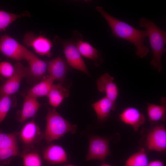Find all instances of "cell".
<instances>
[{
  "label": "cell",
  "mask_w": 166,
  "mask_h": 166,
  "mask_svg": "<svg viewBox=\"0 0 166 166\" xmlns=\"http://www.w3.org/2000/svg\"><path fill=\"white\" fill-rule=\"evenodd\" d=\"M45 139L47 144L58 139L66 133L76 132L77 126L72 124L61 116L54 108H49L46 117Z\"/></svg>",
  "instance_id": "3"
},
{
  "label": "cell",
  "mask_w": 166,
  "mask_h": 166,
  "mask_svg": "<svg viewBox=\"0 0 166 166\" xmlns=\"http://www.w3.org/2000/svg\"><path fill=\"white\" fill-rule=\"evenodd\" d=\"M116 106V104L105 96L92 105L97 119L100 122H103L108 119L111 112L115 110Z\"/></svg>",
  "instance_id": "18"
},
{
  "label": "cell",
  "mask_w": 166,
  "mask_h": 166,
  "mask_svg": "<svg viewBox=\"0 0 166 166\" xmlns=\"http://www.w3.org/2000/svg\"><path fill=\"white\" fill-rule=\"evenodd\" d=\"M24 59L26 60L29 65L28 77L41 80L47 76L45 75L47 72L48 61L42 60L27 49Z\"/></svg>",
  "instance_id": "12"
},
{
  "label": "cell",
  "mask_w": 166,
  "mask_h": 166,
  "mask_svg": "<svg viewBox=\"0 0 166 166\" xmlns=\"http://www.w3.org/2000/svg\"><path fill=\"white\" fill-rule=\"evenodd\" d=\"M118 117L120 121L131 126L135 132L138 130L146 120L144 115L138 109L133 107L125 108L119 114Z\"/></svg>",
  "instance_id": "14"
},
{
  "label": "cell",
  "mask_w": 166,
  "mask_h": 166,
  "mask_svg": "<svg viewBox=\"0 0 166 166\" xmlns=\"http://www.w3.org/2000/svg\"><path fill=\"white\" fill-rule=\"evenodd\" d=\"M43 156L46 161L53 164L66 163L69 160L66 150L58 144H53L47 147L43 151Z\"/></svg>",
  "instance_id": "15"
},
{
  "label": "cell",
  "mask_w": 166,
  "mask_h": 166,
  "mask_svg": "<svg viewBox=\"0 0 166 166\" xmlns=\"http://www.w3.org/2000/svg\"><path fill=\"white\" fill-rule=\"evenodd\" d=\"M69 95V90L61 82H60L56 84H53L47 97L49 104L54 108L59 106Z\"/></svg>",
  "instance_id": "20"
},
{
  "label": "cell",
  "mask_w": 166,
  "mask_h": 166,
  "mask_svg": "<svg viewBox=\"0 0 166 166\" xmlns=\"http://www.w3.org/2000/svg\"><path fill=\"white\" fill-rule=\"evenodd\" d=\"M148 163V159L145 149L142 148L127 159L124 166H147Z\"/></svg>",
  "instance_id": "22"
},
{
  "label": "cell",
  "mask_w": 166,
  "mask_h": 166,
  "mask_svg": "<svg viewBox=\"0 0 166 166\" xmlns=\"http://www.w3.org/2000/svg\"><path fill=\"white\" fill-rule=\"evenodd\" d=\"M147 166H165L163 162L159 160H155L149 162Z\"/></svg>",
  "instance_id": "29"
},
{
  "label": "cell",
  "mask_w": 166,
  "mask_h": 166,
  "mask_svg": "<svg viewBox=\"0 0 166 166\" xmlns=\"http://www.w3.org/2000/svg\"><path fill=\"white\" fill-rule=\"evenodd\" d=\"M69 67L66 61L58 57L48 61L47 71L49 76L54 81L61 82L65 77Z\"/></svg>",
  "instance_id": "16"
},
{
  "label": "cell",
  "mask_w": 166,
  "mask_h": 166,
  "mask_svg": "<svg viewBox=\"0 0 166 166\" xmlns=\"http://www.w3.org/2000/svg\"><path fill=\"white\" fill-rule=\"evenodd\" d=\"M160 102V105L147 103V111L150 122L156 123L165 120L166 98L163 97H161Z\"/></svg>",
  "instance_id": "19"
},
{
  "label": "cell",
  "mask_w": 166,
  "mask_h": 166,
  "mask_svg": "<svg viewBox=\"0 0 166 166\" xmlns=\"http://www.w3.org/2000/svg\"><path fill=\"white\" fill-rule=\"evenodd\" d=\"M26 49L7 34L2 35L0 38V51L8 58L18 61L24 59Z\"/></svg>",
  "instance_id": "9"
},
{
  "label": "cell",
  "mask_w": 166,
  "mask_h": 166,
  "mask_svg": "<svg viewBox=\"0 0 166 166\" xmlns=\"http://www.w3.org/2000/svg\"><path fill=\"white\" fill-rule=\"evenodd\" d=\"M73 36L72 38L81 56L93 61L96 66H100L103 61L101 52L89 42L83 41L82 35L78 31H74Z\"/></svg>",
  "instance_id": "11"
},
{
  "label": "cell",
  "mask_w": 166,
  "mask_h": 166,
  "mask_svg": "<svg viewBox=\"0 0 166 166\" xmlns=\"http://www.w3.org/2000/svg\"><path fill=\"white\" fill-rule=\"evenodd\" d=\"M100 166H112L110 165H109L108 164H107L105 163H104L102 164Z\"/></svg>",
  "instance_id": "30"
},
{
  "label": "cell",
  "mask_w": 166,
  "mask_h": 166,
  "mask_svg": "<svg viewBox=\"0 0 166 166\" xmlns=\"http://www.w3.org/2000/svg\"><path fill=\"white\" fill-rule=\"evenodd\" d=\"M14 66V71L13 75L0 86V97L5 95L14 94L18 91L22 79L28 76V67H25L19 62Z\"/></svg>",
  "instance_id": "7"
},
{
  "label": "cell",
  "mask_w": 166,
  "mask_h": 166,
  "mask_svg": "<svg viewBox=\"0 0 166 166\" xmlns=\"http://www.w3.org/2000/svg\"><path fill=\"white\" fill-rule=\"evenodd\" d=\"M16 101L14 94L0 97V123L5 118L11 108L16 105Z\"/></svg>",
  "instance_id": "23"
},
{
  "label": "cell",
  "mask_w": 166,
  "mask_h": 166,
  "mask_svg": "<svg viewBox=\"0 0 166 166\" xmlns=\"http://www.w3.org/2000/svg\"><path fill=\"white\" fill-rule=\"evenodd\" d=\"M40 106L37 98L27 94L21 112L19 122L22 123L29 119L34 117Z\"/></svg>",
  "instance_id": "17"
},
{
  "label": "cell",
  "mask_w": 166,
  "mask_h": 166,
  "mask_svg": "<svg viewBox=\"0 0 166 166\" xmlns=\"http://www.w3.org/2000/svg\"><path fill=\"white\" fill-rule=\"evenodd\" d=\"M141 27L145 28L152 52L153 58L150 61L153 68L158 72L163 70L161 59L163 53L166 52V32L160 28L152 21L144 17L139 21Z\"/></svg>",
  "instance_id": "2"
},
{
  "label": "cell",
  "mask_w": 166,
  "mask_h": 166,
  "mask_svg": "<svg viewBox=\"0 0 166 166\" xmlns=\"http://www.w3.org/2000/svg\"><path fill=\"white\" fill-rule=\"evenodd\" d=\"M58 38L62 46L66 62L69 65L87 74L89 73L85 64L79 52L74 40Z\"/></svg>",
  "instance_id": "5"
},
{
  "label": "cell",
  "mask_w": 166,
  "mask_h": 166,
  "mask_svg": "<svg viewBox=\"0 0 166 166\" xmlns=\"http://www.w3.org/2000/svg\"><path fill=\"white\" fill-rule=\"evenodd\" d=\"M96 9L106 21L114 37L125 40L133 44L136 48V54L140 58H143L147 55L149 50L144 44L145 38L147 37L146 30H138L112 16L101 6H97Z\"/></svg>",
  "instance_id": "1"
},
{
  "label": "cell",
  "mask_w": 166,
  "mask_h": 166,
  "mask_svg": "<svg viewBox=\"0 0 166 166\" xmlns=\"http://www.w3.org/2000/svg\"><path fill=\"white\" fill-rule=\"evenodd\" d=\"M18 136L23 145L22 155L30 152L36 144L45 139L44 133L33 120L24 125Z\"/></svg>",
  "instance_id": "4"
},
{
  "label": "cell",
  "mask_w": 166,
  "mask_h": 166,
  "mask_svg": "<svg viewBox=\"0 0 166 166\" xmlns=\"http://www.w3.org/2000/svg\"><path fill=\"white\" fill-rule=\"evenodd\" d=\"M20 153L18 147L0 149V162L19 155Z\"/></svg>",
  "instance_id": "27"
},
{
  "label": "cell",
  "mask_w": 166,
  "mask_h": 166,
  "mask_svg": "<svg viewBox=\"0 0 166 166\" xmlns=\"http://www.w3.org/2000/svg\"><path fill=\"white\" fill-rule=\"evenodd\" d=\"M23 166H42V160L39 154L35 151L29 152L22 155Z\"/></svg>",
  "instance_id": "26"
},
{
  "label": "cell",
  "mask_w": 166,
  "mask_h": 166,
  "mask_svg": "<svg viewBox=\"0 0 166 166\" xmlns=\"http://www.w3.org/2000/svg\"><path fill=\"white\" fill-rule=\"evenodd\" d=\"M14 71V66L7 61L0 62V74L7 79L10 77L13 74Z\"/></svg>",
  "instance_id": "28"
},
{
  "label": "cell",
  "mask_w": 166,
  "mask_h": 166,
  "mask_svg": "<svg viewBox=\"0 0 166 166\" xmlns=\"http://www.w3.org/2000/svg\"><path fill=\"white\" fill-rule=\"evenodd\" d=\"M114 78L109 73H105L101 76L97 82L98 91L105 93V97L114 103L119 95V90Z\"/></svg>",
  "instance_id": "13"
},
{
  "label": "cell",
  "mask_w": 166,
  "mask_h": 166,
  "mask_svg": "<svg viewBox=\"0 0 166 166\" xmlns=\"http://www.w3.org/2000/svg\"><path fill=\"white\" fill-rule=\"evenodd\" d=\"M156 123L147 135L145 146L149 151L164 152L166 150V129L163 124Z\"/></svg>",
  "instance_id": "8"
},
{
  "label": "cell",
  "mask_w": 166,
  "mask_h": 166,
  "mask_svg": "<svg viewBox=\"0 0 166 166\" xmlns=\"http://www.w3.org/2000/svg\"><path fill=\"white\" fill-rule=\"evenodd\" d=\"M53 82L49 76H47L30 89L27 94L37 98L47 97L53 84Z\"/></svg>",
  "instance_id": "21"
},
{
  "label": "cell",
  "mask_w": 166,
  "mask_h": 166,
  "mask_svg": "<svg viewBox=\"0 0 166 166\" xmlns=\"http://www.w3.org/2000/svg\"><path fill=\"white\" fill-rule=\"evenodd\" d=\"M30 15L28 13L18 14L0 10V31H4L10 25L18 18Z\"/></svg>",
  "instance_id": "24"
},
{
  "label": "cell",
  "mask_w": 166,
  "mask_h": 166,
  "mask_svg": "<svg viewBox=\"0 0 166 166\" xmlns=\"http://www.w3.org/2000/svg\"><path fill=\"white\" fill-rule=\"evenodd\" d=\"M89 145L86 160L104 161L111 153L109 147L110 139L107 137L93 136L89 138Z\"/></svg>",
  "instance_id": "6"
},
{
  "label": "cell",
  "mask_w": 166,
  "mask_h": 166,
  "mask_svg": "<svg viewBox=\"0 0 166 166\" xmlns=\"http://www.w3.org/2000/svg\"><path fill=\"white\" fill-rule=\"evenodd\" d=\"M18 133H4L0 132V149L18 147Z\"/></svg>",
  "instance_id": "25"
},
{
  "label": "cell",
  "mask_w": 166,
  "mask_h": 166,
  "mask_svg": "<svg viewBox=\"0 0 166 166\" xmlns=\"http://www.w3.org/2000/svg\"><path fill=\"white\" fill-rule=\"evenodd\" d=\"M23 42L26 46L32 47L35 52L41 55L48 57L51 55L52 42L44 36H37L29 32L24 35Z\"/></svg>",
  "instance_id": "10"
},
{
  "label": "cell",
  "mask_w": 166,
  "mask_h": 166,
  "mask_svg": "<svg viewBox=\"0 0 166 166\" xmlns=\"http://www.w3.org/2000/svg\"><path fill=\"white\" fill-rule=\"evenodd\" d=\"M64 166H76L73 164H68L65 165Z\"/></svg>",
  "instance_id": "31"
}]
</instances>
